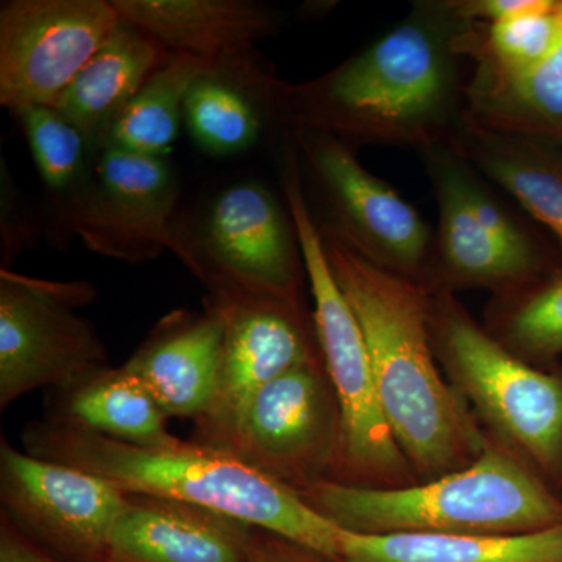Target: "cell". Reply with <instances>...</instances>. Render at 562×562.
I'll list each match as a JSON object with an SVG mask.
<instances>
[{
  "label": "cell",
  "mask_w": 562,
  "mask_h": 562,
  "mask_svg": "<svg viewBox=\"0 0 562 562\" xmlns=\"http://www.w3.org/2000/svg\"><path fill=\"white\" fill-rule=\"evenodd\" d=\"M462 21L449 0L413 3L397 24L319 79L277 83L276 120L349 146H452L465 124V81L454 49Z\"/></svg>",
  "instance_id": "obj_1"
},
{
  "label": "cell",
  "mask_w": 562,
  "mask_h": 562,
  "mask_svg": "<svg viewBox=\"0 0 562 562\" xmlns=\"http://www.w3.org/2000/svg\"><path fill=\"white\" fill-rule=\"evenodd\" d=\"M319 231L364 333L384 419L402 453L430 480L468 468L486 442L432 360L430 292Z\"/></svg>",
  "instance_id": "obj_2"
},
{
  "label": "cell",
  "mask_w": 562,
  "mask_h": 562,
  "mask_svg": "<svg viewBox=\"0 0 562 562\" xmlns=\"http://www.w3.org/2000/svg\"><path fill=\"white\" fill-rule=\"evenodd\" d=\"M22 442L32 457L102 476L127 494L205 506L339 562L342 528L291 487L214 447L133 446L52 416L32 420Z\"/></svg>",
  "instance_id": "obj_3"
},
{
  "label": "cell",
  "mask_w": 562,
  "mask_h": 562,
  "mask_svg": "<svg viewBox=\"0 0 562 562\" xmlns=\"http://www.w3.org/2000/svg\"><path fill=\"white\" fill-rule=\"evenodd\" d=\"M297 494L342 530L362 535H520L562 524V503L516 458L492 446L468 468L419 486L322 480Z\"/></svg>",
  "instance_id": "obj_4"
},
{
  "label": "cell",
  "mask_w": 562,
  "mask_h": 562,
  "mask_svg": "<svg viewBox=\"0 0 562 562\" xmlns=\"http://www.w3.org/2000/svg\"><path fill=\"white\" fill-rule=\"evenodd\" d=\"M283 191L312 288L322 362L341 414V465L361 479H395L406 458L384 419L364 333L331 271L319 225L308 206L295 146L284 155Z\"/></svg>",
  "instance_id": "obj_5"
},
{
  "label": "cell",
  "mask_w": 562,
  "mask_h": 562,
  "mask_svg": "<svg viewBox=\"0 0 562 562\" xmlns=\"http://www.w3.org/2000/svg\"><path fill=\"white\" fill-rule=\"evenodd\" d=\"M438 227L420 284L430 294L460 288L527 286L547 266L546 244L495 184L450 146L420 151Z\"/></svg>",
  "instance_id": "obj_6"
},
{
  "label": "cell",
  "mask_w": 562,
  "mask_h": 562,
  "mask_svg": "<svg viewBox=\"0 0 562 562\" xmlns=\"http://www.w3.org/2000/svg\"><path fill=\"white\" fill-rule=\"evenodd\" d=\"M431 341L461 390L509 441L552 465L562 452V383L512 353L452 292L430 294Z\"/></svg>",
  "instance_id": "obj_7"
},
{
  "label": "cell",
  "mask_w": 562,
  "mask_h": 562,
  "mask_svg": "<svg viewBox=\"0 0 562 562\" xmlns=\"http://www.w3.org/2000/svg\"><path fill=\"white\" fill-rule=\"evenodd\" d=\"M88 284L50 283L3 269L0 276V409L29 392L60 390L110 368L94 325L76 313Z\"/></svg>",
  "instance_id": "obj_8"
},
{
  "label": "cell",
  "mask_w": 562,
  "mask_h": 562,
  "mask_svg": "<svg viewBox=\"0 0 562 562\" xmlns=\"http://www.w3.org/2000/svg\"><path fill=\"white\" fill-rule=\"evenodd\" d=\"M179 191L166 158L103 147L87 183L66 202V222L95 254L144 262L171 250L201 280L194 249L171 227Z\"/></svg>",
  "instance_id": "obj_9"
},
{
  "label": "cell",
  "mask_w": 562,
  "mask_h": 562,
  "mask_svg": "<svg viewBox=\"0 0 562 562\" xmlns=\"http://www.w3.org/2000/svg\"><path fill=\"white\" fill-rule=\"evenodd\" d=\"M295 147L314 181L331 233L366 260L420 283L432 231L412 203L366 169L353 147L321 132H295Z\"/></svg>",
  "instance_id": "obj_10"
},
{
  "label": "cell",
  "mask_w": 562,
  "mask_h": 562,
  "mask_svg": "<svg viewBox=\"0 0 562 562\" xmlns=\"http://www.w3.org/2000/svg\"><path fill=\"white\" fill-rule=\"evenodd\" d=\"M325 366L303 362L266 384L214 449L295 492L341 464V414Z\"/></svg>",
  "instance_id": "obj_11"
},
{
  "label": "cell",
  "mask_w": 562,
  "mask_h": 562,
  "mask_svg": "<svg viewBox=\"0 0 562 562\" xmlns=\"http://www.w3.org/2000/svg\"><path fill=\"white\" fill-rule=\"evenodd\" d=\"M211 294L249 295L297 305L303 265L290 210L257 181L222 191L194 246Z\"/></svg>",
  "instance_id": "obj_12"
},
{
  "label": "cell",
  "mask_w": 562,
  "mask_h": 562,
  "mask_svg": "<svg viewBox=\"0 0 562 562\" xmlns=\"http://www.w3.org/2000/svg\"><path fill=\"white\" fill-rule=\"evenodd\" d=\"M128 497L102 476L20 452L2 439V513L58 560L106 562L111 531Z\"/></svg>",
  "instance_id": "obj_13"
},
{
  "label": "cell",
  "mask_w": 562,
  "mask_h": 562,
  "mask_svg": "<svg viewBox=\"0 0 562 562\" xmlns=\"http://www.w3.org/2000/svg\"><path fill=\"white\" fill-rule=\"evenodd\" d=\"M121 24L106 0H9L0 9V103L54 106Z\"/></svg>",
  "instance_id": "obj_14"
},
{
  "label": "cell",
  "mask_w": 562,
  "mask_h": 562,
  "mask_svg": "<svg viewBox=\"0 0 562 562\" xmlns=\"http://www.w3.org/2000/svg\"><path fill=\"white\" fill-rule=\"evenodd\" d=\"M225 317L224 350L209 412L195 420V441L216 447L266 384L316 360L299 306L249 295L211 294Z\"/></svg>",
  "instance_id": "obj_15"
},
{
  "label": "cell",
  "mask_w": 562,
  "mask_h": 562,
  "mask_svg": "<svg viewBox=\"0 0 562 562\" xmlns=\"http://www.w3.org/2000/svg\"><path fill=\"white\" fill-rule=\"evenodd\" d=\"M128 495L106 562H246L250 524L192 503Z\"/></svg>",
  "instance_id": "obj_16"
},
{
  "label": "cell",
  "mask_w": 562,
  "mask_h": 562,
  "mask_svg": "<svg viewBox=\"0 0 562 562\" xmlns=\"http://www.w3.org/2000/svg\"><path fill=\"white\" fill-rule=\"evenodd\" d=\"M224 336V313L209 299L203 313L179 310L162 317L124 368L169 417L198 420L216 392Z\"/></svg>",
  "instance_id": "obj_17"
},
{
  "label": "cell",
  "mask_w": 562,
  "mask_h": 562,
  "mask_svg": "<svg viewBox=\"0 0 562 562\" xmlns=\"http://www.w3.org/2000/svg\"><path fill=\"white\" fill-rule=\"evenodd\" d=\"M122 24L171 54L210 61L244 57L277 31L276 14L247 0H111Z\"/></svg>",
  "instance_id": "obj_18"
},
{
  "label": "cell",
  "mask_w": 562,
  "mask_h": 562,
  "mask_svg": "<svg viewBox=\"0 0 562 562\" xmlns=\"http://www.w3.org/2000/svg\"><path fill=\"white\" fill-rule=\"evenodd\" d=\"M169 57L160 44L121 22L54 106L99 151L111 125Z\"/></svg>",
  "instance_id": "obj_19"
},
{
  "label": "cell",
  "mask_w": 562,
  "mask_h": 562,
  "mask_svg": "<svg viewBox=\"0 0 562 562\" xmlns=\"http://www.w3.org/2000/svg\"><path fill=\"white\" fill-rule=\"evenodd\" d=\"M452 149L542 224L562 250V146L465 121Z\"/></svg>",
  "instance_id": "obj_20"
},
{
  "label": "cell",
  "mask_w": 562,
  "mask_h": 562,
  "mask_svg": "<svg viewBox=\"0 0 562 562\" xmlns=\"http://www.w3.org/2000/svg\"><path fill=\"white\" fill-rule=\"evenodd\" d=\"M465 121L484 131L562 146V38L522 72L473 68L464 88Z\"/></svg>",
  "instance_id": "obj_21"
},
{
  "label": "cell",
  "mask_w": 562,
  "mask_h": 562,
  "mask_svg": "<svg viewBox=\"0 0 562 562\" xmlns=\"http://www.w3.org/2000/svg\"><path fill=\"white\" fill-rule=\"evenodd\" d=\"M339 562H562V524L520 535L341 530Z\"/></svg>",
  "instance_id": "obj_22"
},
{
  "label": "cell",
  "mask_w": 562,
  "mask_h": 562,
  "mask_svg": "<svg viewBox=\"0 0 562 562\" xmlns=\"http://www.w3.org/2000/svg\"><path fill=\"white\" fill-rule=\"evenodd\" d=\"M47 395V416L76 422L116 441L140 447L180 441L168 430V414L124 366H110Z\"/></svg>",
  "instance_id": "obj_23"
},
{
  "label": "cell",
  "mask_w": 562,
  "mask_h": 562,
  "mask_svg": "<svg viewBox=\"0 0 562 562\" xmlns=\"http://www.w3.org/2000/svg\"><path fill=\"white\" fill-rule=\"evenodd\" d=\"M216 65L192 55L171 54L111 125L101 149L116 147L166 158L179 135L188 92Z\"/></svg>",
  "instance_id": "obj_24"
},
{
  "label": "cell",
  "mask_w": 562,
  "mask_h": 562,
  "mask_svg": "<svg viewBox=\"0 0 562 562\" xmlns=\"http://www.w3.org/2000/svg\"><path fill=\"white\" fill-rule=\"evenodd\" d=\"M266 77L268 74L260 70L254 88L247 91L232 80L227 63L220 61L192 85L183 117L202 150L225 157L249 150L258 143L265 117L251 94L261 90Z\"/></svg>",
  "instance_id": "obj_25"
},
{
  "label": "cell",
  "mask_w": 562,
  "mask_h": 562,
  "mask_svg": "<svg viewBox=\"0 0 562 562\" xmlns=\"http://www.w3.org/2000/svg\"><path fill=\"white\" fill-rule=\"evenodd\" d=\"M562 38V0H542L538 9L495 24L464 22L454 49L473 68L522 72L546 60Z\"/></svg>",
  "instance_id": "obj_26"
},
{
  "label": "cell",
  "mask_w": 562,
  "mask_h": 562,
  "mask_svg": "<svg viewBox=\"0 0 562 562\" xmlns=\"http://www.w3.org/2000/svg\"><path fill=\"white\" fill-rule=\"evenodd\" d=\"M13 114L24 128L41 180L69 201L92 171L98 151L90 139L55 106H29Z\"/></svg>",
  "instance_id": "obj_27"
},
{
  "label": "cell",
  "mask_w": 562,
  "mask_h": 562,
  "mask_svg": "<svg viewBox=\"0 0 562 562\" xmlns=\"http://www.w3.org/2000/svg\"><path fill=\"white\" fill-rule=\"evenodd\" d=\"M495 314L503 346L552 357L562 351V276L547 283L505 292Z\"/></svg>",
  "instance_id": "obj_28"
},
{
  "label": "cell",
  "mask_w": 562,
  "mask_h": 562,
  "mask_svg": "<svg viewBox=\"0 0 562 562\" xmlns=\"http://www.w3.org/2000/svg\"><path fill=\"white\" fill-rule=\"evenodd\" d=\"M246 562H338L299 546L276 532L255 527Z\"/></svg>",
  "instance_id": "obj_29"
},
{
  "label": "cell",
  "mask_w": 562,
  "mask_h": 562,
  "mask_svg": "<svg viewBox=\"0 0 562 562\" xmlns=\"http://www.w3.org/2000/svg\"><path fill=\"white\" fill-rule=\"evenodd\" d=\"M453 13L464 22L495 24L538 9L542 0H449Z\"/></svg>",
  "instance_id": "obj_30"
},
{
  "label": "cell",
  "mask_w": 562,
  "mask_h": 562,
  "mask_svg": "<svg viewBox=\"0 0 562 562\" xmlns=\"http://www.w3.org/2000/svg\"><path fill=\"white\" fill-rule=\"evenodd\" d=\"M0 562H65L24 535L7 514H0Z\"/></svg>",
  "instance_id": "obj_31"
}]
</instances>
